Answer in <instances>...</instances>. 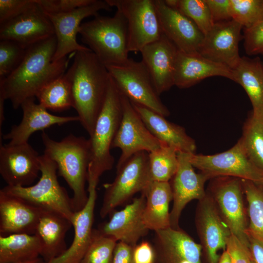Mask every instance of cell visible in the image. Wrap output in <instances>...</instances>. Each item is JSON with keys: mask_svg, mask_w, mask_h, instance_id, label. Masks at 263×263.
I'll return each mask as SVG.
<instances>
[{"mask_svg": "<svg viewBox=\"0 0 263 263\" xmlns=\"http://www.w3.org/2000/svg\"><path fill=\"white\" fill-rule=\"evenodd\" d=\"M195 224L206 263H218L220 250L226 249L231 233L210 194L207 191L197 205Z\"/></svg>", "mask_w": 263, "mask_h": 263, "instance_id": "cell-13", "label": "cell"}, {"mask_svg": "<svg viewBox=\"0 0 263 263\" xmlns=\"http://www.w3.org/2000/svg\"><path fill=\"white\" fill-rule=\"evenodd\" d=\"M142 193L146 197L143 219L148 229L155 232L170 227L172 193L169 182L152 181Z\"/></svg>", "mask_w": 263, "mask_h": 263, "instance_id": "cell-29", "label": "cell"}, {"mask_svg": "<svg viewBox=\"0 0 263 263\" xmlns=\"http://www.w3.org/2000/svg\"><path fill=\"white\" fill-rule=\"evenodd\" d=\"M56 47L54 35L27 48L19 66L0 80V100H9L13 108L17 109L24 100L36 97L44 86L63 75L75 53L54 61Z\"/></svg>", "mask_w": 263, "mask_h": 263, "instance_id": "cell-1", "label": "cell"}, {"mask_svg": "<svg viewBox=\"0 0 263 263\" xmlns=\"http://www.w3.org/2000/svg\"><path fill=\"white\" fill-rule=\"evenodd\" d=\"M125 17L129 52H140L163 35L154 0H106Z\"/></svg>", "mask_w": 263, "mask_h": 263, "instance_id": "cell-9", "label": "cell"}, {"mask_svg": "<svg viewBox=\"0 0 263 263\" xmlns=\"http://www.w3.org/2000/svg\"><path fill=\"white\" fill-rule=\"evenodd\" d=\"M132 104L148 130L161 144L173 148L177 151L195 153V142L183 127L147 108Z\"/></svg>", "mask_w": 263, "mask_h": 263, "instance_id": "cell-27", "label": "cell"}, {"mask_svg": "<svg viewBox=\"0 0 263 263\" xmlns=\"http://www.w3.org/2000/svg\"><path fill=\"white\" fill-rule=\"evenodd\" d=\"M41 176L35 185L27 187L6 186L0 190L21 198L43 210L58 213L71 221L75 212L72 201L57 180V167L45 154L40 155Z\"/></svg>", "mask_w": 263, "mask_h": 263, "instance_id": "cell-6", "label": "cell"}, {"mask_svg": "<svg viewBox=\"0 0 263 263\" xmlns=\"http://www.w3.org/2000/svg\"><path fill=\"white\" fill-rule=\"evenodd\" d=\"M106 68L119 92L132 103L167 117L170 112L163 103L151 78L142 61L129 58L126 62Z\"/></svg>", "mask_w": 263, "mask_h": 263, "instance_id": "cell-7", "label": "cell"}, {"mask_svg": "<svg viewBox=\"0 0 263 263\" xmlns=\"http://www.w3.org/2000/svg\"><path fill=\"white\" fill-rule=\"evenodd\" d=\"M213 23L232 19L230 0H206Z\"/></svg>", "mask_w": 263, "mask_h": 263, "instance_id": "cell-44", "label": "cell"}, {"mask_svg": "<svg viewBox=\"0 0 263 263\" xmlns=\"http://www.w3.org/2000/svg\"><path fill=\"white\" fill-rule=\"evenodd\" d=\"M72 226L71 221L64 216L43 210L35 234L40 240V256L45 263L60 256L67 250L65 237Z\"/></svg>", "mask_w": 263, "mask_h": 263, "instance_id": "cell-28", "label": "cell"}, {"mask_svg": "<svg viewBox=\"0 0 263 263\" xmlns=\"http://www.w3.org/2000/svg\"><path fill=\"white\" fill-rule=\"evenodd\" d=\"M43 210L0 190V235L35 234Z\"/></svg>", "mask_w": 263, "mask_h": 263, "instance_id": "cell-23", "label": "cell"}, {"mask_svg": "<svg viewBox=\"0 0 263 263\" xmlns=\"http://www.w3.org/2000/svg\"><path fill=\"white\" fill-rule=\"evenodd\" d=\"M35 97L24 100L20 107L23 117L18 125L14 126L7 134L2 135L3 139L9 140V145L28 143L31 135L36 132L43 131L54 125H61L73 121H79L78 116H60L49 113L40 104L36 103Z\"/></svg>", "mask_w": 263, "mask_h": 263, "instance_id": "cell-24", "label": "cell"}, {"mask_svg": "<svg viewBox=\"0 0 263 263\" xmlns=\"http://www.w3.org/2000/svg\"><path fill=\"white\" fill-rule=\"evenodd\" d=\"M244 46L249 56H263V20L253 26L244 29Z\"/></svg>", "mask_w": 263, "mask_h": 263, "instance_id": "cell-41", "label": "cell"}, {"mask_svg": "<svg viewBox=\"0 0 263 263\" xmlns=\"http://www.w3.org/2000/svg\"><path fill=\"white\" fill-rule=\"evenodd\" d=\"M242 182L249 220L246 234L263 242V188L262 185L249 180Z\"/></svg>", "mask_w": 263, "mask_h": 263, "instance_id": "cell-33", "label": "cell"}, {"mask_svg": "<svg viewBox=\"0 0 263 263\" xmlns=\"http://www.w3.org/2000/svg\"><path fill=\"white\" fill-rule=\"evenodd\" d=\"M151 182L148 152L134 154L117 169L114 180L104 185L105 191L99 212L101 217L111 214L136 193L143 192Z\"/></svg>", "mask_w": 263, "mask_h": 263, "instance_id": "cell-8", "label": "cell"}, {"mask_svg": "<svg viewBox=\"0 0 263 263\" xmlns=\"http://www.w3.org/2000/svg\"><path fill=\"white\" fill-rule=\"evenodd\" d=\"M54 35L51 21L38 3L26 12L0 24V40L14 41L25 48Z\"/></svg>", "mask_w": 263, "mask_h": 263, "instance_id": "cell-18", "label": "cell"}, {"mask_svg": "<svg viewBox=\"0 0 263 263\" xmlns=\"http://www.w3.org/2000/svg\"><path fill=\"white\" fill-rule=\"evenodd\" d=\"M167 4L185 15L205 35L214 24L206 0H164Z\"/></svg>", "mask_w": 263, "mask_h": 263, "instance_id": "cell-36", "label": "cell"}, {"mask_svg": "<svg viewBox=\"0 0 263 263\" xmlns=\"http://www.w3.org/2000/svg\"><path fill=\"white\" fill-rule=\"evenodd\" d=\"M211 179L207 192L215 201L231 234L249 246L246 234L248 215L244 204L242 179L227 176Z\"/></svg>", "mask_w": 263, "mask_h": 263, "instance_id": "cell-10", "label": "cell"}, {"mask_svg": "<svg viewBox=\"0 0 263 263\" xmlns=\"http://www.w3.org/2000/svg\"><path fill=\"white\" fill-rule=\"evenodd\" d=\"M122 115L121 94L111 76L104 103L88 139L90 160L88 168V187H96L102 174L113 168L114 158L110 150Z\"/></svg>", "mask_w": 263, "mask_h": 263, "instance_id": "cell-4", "label": "cell"}, {"mask_svg": "<svg viewBox=\"0 0 263 263\" xmlns=\"http://www.w3.org/2000/svg\"><path fill=\"white\" fill-rule=\"evenodd\" d=\"M134 263H155V253L153 246L147 241H143L133 247Z\"/></svg>", "mask_w": 263, "mask_h": 263, "instance_id": "cell-45", "label": "cell"}, {"mask_svg": "<svg viewBox=\"0 0 263 263\" xmlns=\"http://www.w3.org/2000/svg\"><path fill=\"white\" fill-rule=\"evenodd\" d=\"M117 242L94 229L91 242L80 263H112Z\"/></svg>", "mask_w": 263, "mask_h": 263, "instance_id": "cell-38", "label": "cell"}, {"mask_svg": "<svg viewBox=\"0 0 263 263\" xmlns=\"http://www.w3.org/2000/svg\"><path fill=\"white\" fill-rule=\"evenodd\" d=\"M40 170V155L28 142L0 144V173L7 186H31Z\"/></svg>", "mask_w": 263, "mask_h": 263, "instance_id": "cell-17", "label": "cell"}, {"mask_svg": "<svg viewBox=\"0 0 263 263\" xmlns=\"http://www.w3.org/2000/svg\"><path fill=\"white\" fill-rule=\"evenodd\" d=\"M145 202V195L141 193L140 196L134 198L131 203L122 209L113 211L109 220L102 224L97 230L117 242L134 246L149 231L143 219Z\"/></svg>", "mask_w": 263, "mask_h": 263, "instance_id": "cell-19", "label": "cell"}, {"mask_svg": "<svg viewBox=\"0 0 263 263\" xmlns=\"http://www.w3.org/2000/svg\"><path fill=\"white\" fill-rule=\"evenodd\" d=\"M232 19L244 29L263 20V0H230Z\"/></svg>", "mask_w": 263, "mask_h": 263, "instance_id": "cell-37", "label": "cell"}, {"mask_svg": "<svg viewBox=\"0 0 263 263\" xmlns=\"http://www.w3.org/2000/svg\"><path fill=\"white\" fill-rule=\"evenodd\" d=\"M41 245L36 234L0 235V263H18L40 256Z\"/></svg>", "mask_w": 263, "mask_h": 263, "instance_id": "cell-31", "label": "cell"}, {"mask_svg": "<svg viewBox=\"0 0 263 263\" xmlns=\"http://www.w3.org/2000/svg\"><path fill=\"white\" fill-rule=\"evenodd\" d=\"M250 263H253V262H252V261L251 260Z\"/></svg>", "mask_w": 263, "mask_h": 263, "instance_id": "cell-50", "label": "cell"}, {"mask_svg": "<svg viewBox=\"0 0 263 263\" xmlns=\"http://www.w3.org/2000/svg\"><path fill=\"white\" fill-rule=\"evenodd\" d=\"M112 8L106 0H95L89 5L68 13L46 14L53 24L56 39L53 61H57L77 51L91 50L77 42L76 35L81 22L87 17L98 15V12L101 10L111 11Z\"/></svg>", "mask_w": 263, "mask_h": 263, "instance_id": "cell-14", "label": "cell"}, {"mask_svg": "<svg viewBox=\"0 0 263 263\" xmlns=\"http://www.w3.org/2000/svg\"><path fill=\"white\" fill-rule=\"evenodd\" d=\"M37 5L36 0H0V24L21 15Z\"/></svg>", "mask_w": 263, "mask_h": 263, "instance_id": "cell-42", "label": "cell"}, {"mask_svg": "<svg viewBox=\"0 0 263 263\" xmlns=\"http://www.w3.org/2000/svg\"><path fill=\"white\" fill-rule=\"evenodd\" d=\"M18 263H45V262L44 261L42 258L38 257L32 260L20 262Z\"/></svg>", "mask_w": 263, "mask_h": 263, "instance_id": "cell-49", "label": "cell"}, {"mask_svg": "<svg viewBox=\"0 0 263 263\" xmlns=\"http://www.w3.org/2000/svg\"><path fill=\"white\" fill-rule=\"evenodd\" d=\"M155 263H202L200 244L181 228L155 231Z\"/></svg>", "mask_w": 263, "mask_h": 263, "instance_id": "cell-22", "label": "cell"}, {"mask_svg": "<svg viewBox=\"0 0 263 263\" xmlns=\"http://www.w3.org/2000/svg\"><path fill=\"white\" fill-rule=\"evenodd\" d=\"M95 0H36L46 14L68 13L93 3Z\"/></svg>", "mask_w": 263, "mask_h": 263, "instance_id": "cell-40", "label": "cell"}, {"mask_svg": "<svg viewBox=\"0 0 263 263\" xmlns=\"http://www.w3.org/2000/svg\"><path fill=\"white\" fill-rule=\"evenodd\" d=\"M178 51L175 45L163 34L159 39L145 46L140 51L141 61L159 95L174 85Z\"/></svg>", "mask_w": 263, "mask_h": 263, "instance_id": "cell-21", "label": "cell"}, {"mask_svg": "<svg viewBox=\"0 0 263 263\" xmlns=\"http://www.w3.org/2000/svg\"><path fill=\"white\" fill-rule=\"evenodd\" d=\"M65 74L46 85L36 95L38 103L47 110L61 112L73 107L71 85Z\"/></svg>", "mask_w": 263, "mask_h": 263, "instance_id": "cell-32", "label": "cell"}, {"mask_svg": "<svg viewBox=\"0 0 263 263\" xmlns=\"http://www.w3.org/2000/svg\"><path fill=\"white\" fill-rule=\"evenodd\" d=\"M41 137L45 148L44 153L55 162L58 175L64 178L73 191L75 211L81 210L88 198L85 185L90 160L89 140L70 134L57 141L44 131Z\"/></svg>", "mask_w": 263, "mask_h": 263, "instance_id": "cell-3", "label": "cell"}, {"mask_svg": "<svg viewBox=\"0 0 263 263\" xmlns=\"http://www.w3.org/2000/svg\"><path fill=\"white\" fill-rule=\"evenodd\" d=\"M133 247L122 242L116 244L112 263H134Z\"/></svg>", "mask_w": 263, "mask_h": 263, "instance_id": "cell-46", "label": "cell"}, {"mask_svg": "<svg viewBox=\"0 0 263 263\" xmlns=\"http://www.w3.org/2000/svg\"><path fill=\"white\" fill-rule=\"evenodd\" d=\"M251 260L254 263H263V242L247 235Z\"/></svg>", "mask_w": 263, "mask_h": 263, "instance_id": "cell-47", "label": "cell"}, {"mask_svg": "<svg viewBox=\"0 0 263 263\" xmlns=\"http://www.w3.org/2000/svg\"><path fill=\"white\" fill-rule=\"evenodd\" d=\"M177 150L162 144L148 153L149 167L151 181L169 182L175 174L178 166Z\"/></svg>", "mask_w": 263, "mask_h": 263, "instance_id": "cell-34", "label": "cell"}, {"mask_svg": "<svg viewBox=\"0 0 263 263\" xmlns=\"http://www.w3.org/2000/svg\"><path fill=\"white\" fill-rule=\"evenodd\" d=\"M233 72L235 82L244 89L251 101V117L263 121V62L259 56H242Z\"/></svg>", "mask_w": 263, "mask_h": 263, "instance_id": "cell-30", "label": "cell"}, {"mask_svg": "<svg viewBox=\"0 0 263 263\" xmlns=\"http://www.w3.org/2000/svg\"><path fill=\"white\" fill-rule=\"evenodd\" d=\"M218 263H231L229 255L225 250L220 255Z\"/></svg>", "mask_w": 263, "mask_h": 263, "instance_id": "cell-48", "label": "cell"}, {"mask_svg": "<svg viewBox=\"0 0 263 263\" xmlns=\"http://www.w3.org/2000/svg\"><path fill=\"white\" fill-rule=\"evenodd\" d=\"M65 75L71 85L73 108L91 135L106 99L110 75L91 50L75 52L73 62Z\"/></svg>", "mask_w": 263, "mask_h": 263, "instance_id": "cell-2", "label": "cell"}, {"mask_svg": "<svg viewBox=\"0 0 263 263\" xmlns=\"http://www.w3.org/2000/svg\"><path fill=\"white\" fill-rule=\"evenodd\" d=\"M189 159L194 168L210 179L233 177L263 185V171L252 163L240 140L224 152L212 155L189 153Z\"/></svg>", "mask_w": 263, "mask_h": 263, "instance_id": "cell-11", "label": "cell"}, {"mask_svg": "<svg viewBox=\"0 0 263 263\" xmlns=\"http://www.w3.org/2000/svg\"><path fill=\"white\" fill-rule=\"evenodd\" d=\"M25 48L10 40L0 41V80L11 74L19 66L26 53Z\"/></svg>", "mask_w": 263, "mask_h": 263, "instance_id": "cell-39", "label": "cell"}, {"mask_svg": "<svg viewBox=\"0 0 263 263\" xmlns=\"http://www.w3.org/2000/svg\"><path fill=\"white\" fill-rule=\"evenodd\" d=\"M189 153L177 152L178 166L170 183L173 204L170 211V227L180 228L179 219L182 212L190 201L200 200L205 197L207 191L205 184L209 178L204 173H196L189 159Z\"/></svg>", "mask_w": 263, "mask_h": 263, "instance_id": "cell-15", "label": "cell"}, {"mask_svg": "<svg viewBox=\"0 0 263 263\" xmlns=\"http://www.w3.org/2000/svg\"><path fill=\"white\" fill-rule=\"evenodd\" d=\"M87 192L86 204L81 210L75 212L71 221L74 228L72 243L63 254L48 263H81L92 239L96 187H88Z\"/></svg>", "mask_w": 263, "mask_h": 263, "instance_id": "cell-26", "label": "cell"}, {"mask_svg": "<svg viewBox=\"0 0 263 263\" xmlns=\"http://www.w3.org/2000/svg\"><path fill=\"white\" fill-rule=\"evenodd\" d=\"M78 33L82 42L106 66L122 64L129 58L126 19L116 11L113 17L97 15L81 23Z\"/></svg>", "mask_w": 263, "mask_h": 263, "instance_id": "cell-5", "label": "cell"}, {"mask_svg": "<svg viewBox=\"0 0 263 263\" xmlns=\"http://www.w3.org/2000/svg\"><path fill=\"white\" fill-rule=\"evenodd\" d=\"M121 97L122 118L112 146L121 151L116 169L134 154L141 151L149 153L162 145L148 130L131 101L122 94Z\"/></svg>", "mask_w": 263, "mask_h": 263, "instance_id": "cell-12", "label": "cell"}, {"mask_svg": "<svg viewBox=\"0 0 263 263\" xmlns=\"http://www.w3.org/2000/svg\"><path fill=\"white\" fill-rule=\"evenodd\" d=\"M163 34L180 51L198 52L204 35L189 18L166 4L154 0Z\"/></svg>", "mask_w": 263, "mask_h": 263, "instance_id": "cell-20", "label": "cell"}, {"mask_svg": "<svg viewBox=\"0 0 263 263\" xmlns=\"http://www.w3.org/2000/svg\"><path fill=\"white\" fill-rule=\"evenodd\" d=\"M239 140L252 163L263 171V121L251 117Z\"/></svg>", "mask_w": 263, "mask_h": 263, "instance_id": "cell-35", "label": "cell"}, {"mask_svg": "<svg viewBox=\"0 0 263 263\" xmlns=\"http://www.w3.org/2000/svg\"><path fill=\"white\" fill-rule=\"evenodd\" d=\"M215 76L235 81L233 70L228 67L208 59L198 52L178 51L174 85L181 89L188 88L205 78Z\"/></svg>", "mask_w": 263, "mask_h": 263, "instance_id": "cell-25", "label": "cell"}, {"mask_svg": "<svg viewBox=\"0 0 263 263\" xmlns=\"http://www.w3.org/2000/svg\"><path fill=\"white\" fill-rule=\"evenodd\" d=\"M243 26L233 19L214 23L204 38L198 51L208 59L235 69L241 57L239 44L243 39L241 34Z\"/></svg>", "mask_w": 263, "mask_h": 263, "instance_id": "cell-16", "label": "cell"}, {"mask_svg": "<svg viewBox=\"0 0 263 263\" xmlns=\"http://www.w3.org/2000/svg\"><path fill=\"white\" fill-rule=\"evenodd\" d=\"M225 250L229 255L231 263H250L251 261L249 246L232 234L227 240Z\"/></svg>", "mask_w": 263, "mask_h": 263, "instance_id": "cell-43", "label": "cell"}]
</instances>
